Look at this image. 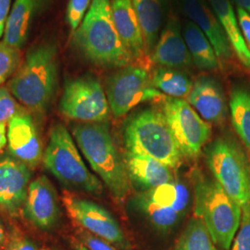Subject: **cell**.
<instances>
[{
  "label": "cell",
  "mask_w": 250,
  "mask_h": 250,
  "mask_svg": "<svg viewBox=\"0 0 250 250\" xmlns=\"http://www.w3.org/2000/svg\"><path fill=\"white\" fill-rule=\"evenodd\" d=\"M72 43L83 58L99 67L122 68L134 61L117 32L109 0H92Z\"/></svg>",
  "instance_id": "1"
},
{
  "label": "cell",
  "mask_w": 250,
  "mask_h": 250,
  "mask_svg": "<svg viewBox=\"0 0 250 250\" xmlns=\"http://www.w3.org/2000/svg\"><path fill=\"white\" fill-rule=\"evenodd\" d=\"M59 81L57 45L43 42L33 46L9 82V92L29 109L44 112L55 97Z\"/></svg>",
  "instance_id": "2"
},
{
  "label": "cell",
  "mask_w": 250,
  "mask_h": 250,
  "mask_svg": "<svg viewBox=\"0 0 250 250\" xmlns=\"http://www.w3.org/2000/svg\"><path fill=\"white\" fill-rule=\"evenodd\" d=\"M72 134L91 168L104 182L112 196L123 200L130 192L131 182L125 160L121 157L106 123H81Z\"/></svg>",
  "instance_id": "3"
},
{
  "label": "cell",
  "mask_w": 250,
  "mask_h": 250,
  "mask_svg": "<svg viewBox=\"0 0 250 250\" xmlns=\"http://www.w3.org/2000/svg\"><path fill=\"white\" fill-rule=\"evenodd\" d=\"M127 151L153 158L176 169L182 164L183 154L162 111L146 108L130 117L124 132Z\"/></svg>",
  "instance_id": "4"
},
{
  "label": "cell",
  "mask_w": 250,
  "mask_h": 250,
  "mask_svg": "<svg viewBox=\"0 0 250 250\" xmlns=\"http://www.w3.org/2000/svg\"><path fill=\"white\" fill-rule=\"evenodd\" d=\"M194 208L195 215L202 220L215 245L230 250L241 224V206L215 179L201 177L195 185Z\"/></svg>",
  "instance_id": "5"
},
{
  "label": "cell",
  "mask_w": 250,
  "mask_h": 250,
  "mask_svg": "<svg viewBox=\"0 0 250 250\" xmlns=\"http://www.w3.org/2000/svg\"><path fill=\"white\" fill-rule=\"evenodd\" d=\"M43 161L45 167L63 185L99 196L103 186L81 157L72 135L62 124L54 125Z\"/></svg>",
  "instance_id": "6"
},
{
  "label": "cell",
  "mask_w": 250,
  "mask_h": 250,
  "mask_svg": "<svg viewBox=\"0 0 250 250\" xmlns=\"http://www.w3.org/2000/svg\"><path fill=\"white\" fill-rule=\"evenodd\" d=\"M207 164L216 182L241 207L250 202V161L239 144L220 137L206 151Z\"/></svg>",
  "instance_id": "7"
},
{
  "label": "cell",
  "mask_w": 250,
  "mask_h": 250,
  "mask_svg": "<svg viewBox=\"0 0 250 250\" xmlns=\"http://www.w3.org/2000/svg\"><path fill=\"white\" fill-rule=\"evenodd\" d=\"M106 95L110 111L116 118L125 116L141 103L166 97L155 88L146 69L131 64L107 78Z\"/></svg>",
  "instance_id": "8"
},
{
  "label": "cell",
  "mask_w": 250,
  "mask_h": 250,
  "mask_svg": "<svg viewBox=\"0 0 250 250\" xmlns=\"http://www.w3.org/2000/svg\"><path fill=\"white\" fill-rule=\"evenodd\" d=\"M60 111L63 116L82 123H105L110 107L99 79L84 75L66 82Z\"/></svg>",
  "instance_id": "9"
},
{
  "label": "cell",
  "mask_w": 250,
  "mask_h": 250,
  "mask_svg": "<svg viewBox=\"0 0 250 250\" xmlns=\"http://www.w3.org/2000/svg\"><path fill=\"white\" fill-rule=\"evenodd\" d=\"M189 201L188 188L174 181L143 191L134 197V205L157 229L168 231L186 214Z\"/></svg>",
  "instance_id": "10"
},
{
  "label": "cell",
  "mask_w": 250,
  "mask_h": 250,
  "mask_svg": "<svg viewBox=\"0 0 250 250\" xmlns=\"http://www.w3.org/2000/svg\"><path fill=\"white\" fill-rule=\"evenodd\" d=\"M162 112L184 157L195 158L210 138L211 127L187 100L165 97Z\"/></svg>",
  "instance_id": "11"
},
{
  "label": "cell",
  "mask_w": 250,
  "mask_h": 250,
  "mask_svg": "<svg viewBox=\"0 0 250 250\" xmlns=\"http://www.w3.org/2000/svg\"><path fill=\"white\" fill-rule=\"evenodd\" d=\"M62 201L68 213L85 230L122 250L130 248L121 226L106 208L68 192L63 194Z\"/></svg>",
  "instance_id": "12"
},
{
  "label": "cell",
  "mask_w": 250,
  "mask_h": 250,
  "mask_svg": "<svg viewBox=\"0 0 250 250\" xmlns=\"http://www.w3.org/2000/svg\"><path fill=\"white\" fill-rule=\"evenodd\" d=\"M8 146L10 154L27 166H36L43 157V147L31 115L17 112L8 123Z\"/></svg>",
  "instance_id": "13"
},
{
  "label": "cell",
  "mask_w": 250,
  "mask_h": 250,
  "mask_svg": "<svg viewBox=\"0 0 250 250\" xmlns=\"http://www.w3.org/2000/svg\"><path fill=\"white\" fill-rule=\"evenodd\" d=\"M58 196L52 184L45 175L30 183L24 215L27 219L42 230H49L57 224L60 216Z\"/></svg>",
  "instance_id": "14"
},
{
  "label": "cell",
  "mask_w": 250,
  "mask_h": 250,
  "mask_svg": "<svg viewBox=\"0 0 250 250\" xmlns=\"http://www.w3.org/2000/svg\"><path fill=\"white\" fill-rule=\"evenodd\" d=\"M29 166L15 158L0 160V208L17 213L24 206L30 186Z\"/></svg>",
  "instance_id": "15"
},
{
  "label": "cell",
  "mask_w": 250,
  "mask_h": 250,
  "mask_svg": "<svg viewBox=\"0 0 250 250\" xmlns=\"http://www.w3.org/2000/svg\"><path fill=\"white\" fill-rule=\"evenodd\" d=\"M182 9L189 21L194 22L207 36L214 48L219 61H229L232 57V45L214 11L205 0H180Z\"/></svg>",
  "instance_id": "16"
},
{
  "label": "cell",
  "mask_w": 250,
  "mask_h": 250,
  "mask_svg": "<svg viewBox=\"0 0 250 250\" xmlns=\"http://www.w3.org/2000/svg\"><path fill=\"white\" fill-rule=\"evenodd\" d=\"M52 0H14L7 21L3 41L19 50L26 45L36 19Z\"/></svg>",
  "instance_id": "17"
},
{
  "label": "cell",
  "mask_w": 250,
  "mask_h": 250,
  "mask_svg": "<svg viewBox=\"0 0 250 250\" xmlns=\"http://www.w3.org/2000/svg\"><path fill=\"white\" fill-rule=\"evenodd\" d=\"M151 61L159 67L186 69L192 65V59L184 39L182 29L174 18L169 20L152 51Z\"/></svg>",
  "instance_id": "18"
},
{
  "label": "cell",
  "mask_w": 250,
  "mask_h": 250,
  "mask_svg": "<svg viewBox=\"0 0 250 250\" xmlns=\"http://www.w3.org/2000/svg\"><path fill=\"white\" fill-rule=\"evenodd\" d=\"M188 102L208 124H221L227 115L224 91L218 81L203 76L195 81Z\"/></svg>",
  "instance_id": "19"
},
{
  "label": "cell",
  "mask_w": 250,
  "mask_h": 250,
  "mask_svg": "<svg viewBox=\"0 0 250 250\" xmlns=\"http://www.w3.org/2000/svg\"><path fill=\"white\" fill-rule=\"evenodd\" d=\"M124 160L130 182L143 191L175 181L172 169L148 156L126 150Z\"/></svg>",
  "instance_id": "20"
},
{
  "label": "cell",
  "mask_w": 250,
  "mask_h": 250,
  "mask_svg": "<svg viewBox=\"0 0 250 250\" xmlns=\"http://www.w3.org/2000/svg\"><path fill=\"white\" fill-rule=\"evenodd\" d=\"M112 18L120 38L134 59L145 53L143 33L131 0H111Z\"/></svg>",
  "instance_id": "21"
},
{
  "label": "cell",
  "mask_w": 250,
  "mask_h": 250,
  "mask_svg": "<svg viewBox=\"0 0 250 250\" xmlns=\"http://www.w3.org/2000/svg\"><path fill=\"white\" fill-rule=\"evenodd\" d=\"M210 7L214 11L216 17L232 45V51L235 54L242 65L250 69V51L246 44L239 26L238 19L235 15L230 0H208Z\"/></svg>",
  "instance_id": "22"
},
{
  "label": "cell",
  "mask_w": 250,
  "mask_h": 250,
  "mask_svg": "<svg viewBox=\"0 0 250 250\" xmlns=\"http://www.w3.org/2000/svg\"><path fill=\"white\" fill-rule=\"evenodd\" d=\"M143 33L145 53L151 55L163 22L162 0H131Z\"/></svg>",
  "instance_id": "23"
},
{
  "label": "cell",
  "mask_w": 250,
  "mask_h": 250,
  "mask_svg": "<svg viewBox=\"0 0 250 250\" xmlns=\"http://www.w3.org/2000/svg\"><path fill=\"white\" fill-rule=\"evenodd\" d=\"M182 33L192 62L201 71H214L218 69L220 61L214 48L207 36L198 27L188 21L182 28Z\"/></svg>",
  "instance_id": "24"
},
{
  "label": "cell",
  "mask_w": 250,
  "mask_h": 250,
  "mask_svg": "<svg viewBox=\"0 0 250 250\" xmlns=\"http://www.w3.org/2000/svg\"><path fill=\"white\" fill-rule=\"evenodd\" d=\"M151 81L155 88L172 99L188 98L194 84L186 73L166 67H158L154 70Z\"/></svg>",
  "instance_id": "25"
},
{
  "label": "cell",
  "mask_w": 250,
  "mask_h": 250,
  "mask_svg": "<svg viewBox=\"0 0 250 250\" xmlns=\"http://www.w3.org/2000/svg\"><path fill=\"white\" fill-rule=\"evenodd\" d=\"M232 123L235 132L250 152V92L237 87L232 90L230 99Z\"/></svg>",
  "instance_id": "26"
},
{
  "label": "cell",
  "mask_w": 250,
  "mask_h": 250,
  "mask_svg": "<svg viewBox=\"0 0 250 250\" xmlns=\"http://www.w3.org/2000/svg\"><path fill=\"white\" fill-rule=\"evenodd\" d=\"M175 250H218L201 219L192 218L181 234Z\"/></svg>",
  "instance_id": "27"
},
{
  "label": "cell",
  "mask_w": 250,
  "mask_h": 250,
  "mask_svg": "<svg viewBox=\"0 0 250 250\" xmlns=\"http://www.w3.org/2000/svg\"><path fill=\"white\" fill-rule=\"evenodd\" d=\"M21 50L0 41V85L18 71L21 64Z\"/></svg>",
  "instance_id": "28"
},
{
  "label": "cell",
  "mask_w": 250,
  "mask_h": 250,
  "mask_svg": "<svg viewBox=\"0 0 250 250\" xmlns=\"http://www.w3.org/2000/svg\"><path fill=\"white\" fill-rule=\"evenodd\" d=\"M230 250H250V202L242 207L241 224Z\"/></svg>",
  "instance_id": "29"
},
{
  "label": "cell",
  "mask_w": 250,
  "mask_h": 250,
  "mask_svg": "<svg viewBox=\"0 0 250 250\" xmlns=\"http://www.w3.org/2000/svg\"><path fill=\"white\" fill-rule=\"evenodd\" d=\"M91 3L92 0H69L66 11V21L72 32H75L80 26Z\"/></svg>",
  "instance_id": "30"
},
{
  "label": "cell",
  "mask_w": 250,
  "mask_h": 250,
  "mask_svg": "<svg viewBox=\"0 0 250 250\" xmlns=\"http://www.w3.org/2000/svg\"><path fill=\"white\" fill-rule=\"evenodd\" d=\"M18 112V106L9 89L0 87V124H7Z\"/></svg>",
  "instance_id": "31"
},
{
  "label": "cell",
  "mask_w": 250,
  "mask_h": 250,
  "mask_svg": "<svg viewBox=\"0 0 250 250\" xmlns=\"http://www.w3.org/2000/svg\"><path fill=\"white\" fill-rule=\"evenodd\" d=\"M82 239L83 246L88 250H116L109 243L91 233H83Z\"/></svg>",
  "instance_id": "32"
},
{
  "label": "cell",
  "mask_w": 250,
  "mask_h": 250,
  "mask_svg": "<svg viewBox=\"0 0 250 250\" xmlns=\"http://www.w3.org/2000/svg\"><path fill=\"white\" fill-rule=\"evenodd\" d=\"M236 14L244 40L250 51V14L240 8L236 9Z\"/></svg>",
  "instance_id": "33"
},
{
  "label": "cell",
  "mask_w": 250,
  "mask_h": 250,
  "mask_svg": "<svg viewBox=\"0 0 250 250\" xmlns=\"http://www.w3.org/2000/svg\"><path fill=\"white\" fill-rule=\"evenodd\" d=\"M12 7V0H0V39L4 36L5 26Z\"/></svg>",
  "instance_id": "34"
},
{
  "label": "cell",
  "mask_w": 250,
  "mask_h": 250,
  "mask_svg": "<svg viewBox=\"0 0 250 250\" xmlns=\"http://www.w3.org/2000/svg\"><path fill=\"white\" fill-rule=\"evenodd\" d=\"M4 250H37L36 246L26 239H17L9 244Z\"/></svg>",
  "instance_id": "35"
},
{
  "label": "cell",
  "mask_w": 250,
  "mask_h": 250,
  "mask_svg": "<svg viewBox=\"0 0 250 250\" xmlns=\"http://www.w3.org/2000/svg\"><path fill=\"white\" fill-rule=\"evenodd\" d=\"M6 133V124H0V151L3 149V147L8 142Z\"/></svg>",
  "instance_id": "36"
},
{
  "label": "cell",
  "mask_w": 250,
  "mask_h": 250,
  "mask_svg": "<svg viewBox=\"0 0 250 250\" xmlns=\"http://www.w3.org/2000/svg\"><path fill=\"white\" fill-rule=\"evenodd\" d=\"M237 8L244 9L245 11H247L249 14H250V0H232Z\"/></svg>",
  "instance_id": "37"
},
{
  "label": "cell",
  "mask_w": 250,
  "mask_h": 250,
  "mask_svg": "<svg viewBox=\"0 0 250 250\" xmlns=\"http://www.w3.org/2000/svg\"><path fill=\"white\" fill-rule=\"evenodd\" d=\"M5 241H6V233H5L4 227L2 226V224L0 223V247L2 245H4Z\"/></svg>",
  "instance_id": "38"
},
{
  "label": "cell",
  "mask_w": 250,
  "mask_h": 250,
  "mask_svg": "<svg viewBox=\"0 0 250 250\" xmlns=\"http://www.w3.org/2000/svg\"><path fill=\"white\" fill-rule=\"evenodd\" d=\"M76 250H88L83 245H80V246H78L77 248H76Z\"/></svg>",
  "instance_id": "39"
}]
</instances>
